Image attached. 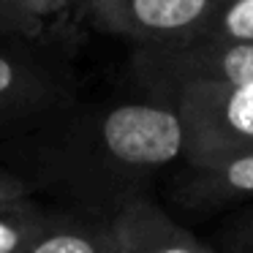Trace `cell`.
Instances as JSON below:
<instances>
[{
	"instance_id": "cell-1",
	"label": "cell",
	"mask_w": 253,
	"mask_h": 253,
	"mask_svg": "<svg viewBox=\"0 0 253 253\" xmlns=\"http://www.w3.org/2000/svg\"><path fill=\"white\" fill-rule=\"evenodd\" d=\"M6 153L33 188H52L106 220L147 196L155 177L185 155V131L174 106L150 95L98 106L71 101L8 139Z\"/></svg>"
},
{
	"instance_id": "cell-2",
	"label": "cell",
	"mask_w": 253,
	"mask_h": 253,
	"mask_svg": "<svg viewBox=\"0 0 253 253\" xmlns=\"http://www.w3.org/2000/svg\"><path fill=\"white\" fill-rule=\"evenodd\" d=\"M77 101L71 57L0 36V142Z\"/></svg>"
},
{
	"instance_id": "cell-3",
	"label": "cell",
	"mask_w": 253,
	"mask_h": 253,
	"mask_svg": "<svg viewBox=\"0 0 253 253\" xmlns=\"http://www.w3.org/2000/svg\"><path fill=\"white\" fill-rule=\"evenodd\" d=\"M131 71L139 87L158 101H171L191 87H229L253 82V46L220 41L136 46Z\"/></svg>"
},
{
	"instance_id": "cell-4",
	"label": "cell",
	"mask_w": 253,
	"mask_h": 253,
	"mask_svg": "<svg viewBox=\"0 0 253 253\" xmlns=\"http://www.w3.org/2000/svg\"><path fill=\"white\" fill-rule=\"evenodd\" d=\"M166 104L180 115L188 166H207L253 150V82L191 87Z\"/></svg>"
},
{
	"instance_id": "cell-5",
	"label": "cell",
	"mask_w": 253,
	"mask_h": 253,
	"mask_svg": "<svg viewBox=\"0 0 253 253\" xmlns=\"http://www.w3.org/2000/svg\"><path fill=\"white\" fill-rule=\"evenodd\" d=\"M220 0H87V17L101 33L133 46L188 41L204 28Z\"/></svg>"
},
{
	"instance_id": "cell-6",
	"label": "cell",
	"mask_w": 253,
	"mask_h": 253,
	"mask_svg": "<svg viewBox=\"0 0 253 253\" xmlns=\"http://www.w3.org/2000/svg\"><path fill=\"white\" fill-rule=\"evenodd\" d=\"M104 253H218V248L180 226L147 193L106 218Z\"/></svg>"
},
{
	"instance_id": "cell-7",
	"label": "cell",
	"mask_w": 253,
	"mask_h": 253,
	"mask_svg": "<svg viewBox=\"0 0 253 253\" xmlns=\"http://www.w3.org/2000/svg\"><path fill=\"white\" fill-rule=\"evenodd\" d=\"M3 8L14 39L66 57L84 41V25L90 22L87 0H3Z\"/></svg>"
},
{
	"instance_id": "cell-8",
	"label": "cell",
	"mask_w": 253,
	"mask_h": 253,
	"mask_svg": "<svg viewBox=\"0 0 253 253\" xmlns=\"http://www.w3.org/2000/svg\"><path fill=\"white\" fill-rule=\"evenodd\" d=\"M174 196L182 207L191 210H218L226 204L253 202V150L207 166L185 164L177 174Z\"/></svg>"
},
{
	"instance_id": "cell-9",
	"label": "cell",
	"mask_w": 253,
	"mask_h": 253,
	"mask_svg": "<svg viewBox=\"0 0 253 253\" xmlns=\"http://www.w3.org/2000/svg\"><path fill=\"white\" fill-rule=\"evenodd\" d=\"M104 223L84 212H55L17 253H104Z\"/></svg>"
},
{
	"instance_id": "cell-10",
	"label": "cell",
	"mask_w": 253,
	"mask_h": 253,
	"mask_svg": "<svg viewBox=\"0 0 253 253\" xmlns=\"http://www.w3.org/2000/svg\"><path fill=\"white\" fill-rule=\"evenodd\" d=\"M188 41H220V44L253 46V0H220L204 28Z\"/></svg>"
},
{
	"instance_id": "cell-11",
	"label": "cell",
	"mask_w": 253,
	"mask_h": 253,
	"mask_svg": "<svg viewBox=\"0 0 253 253\" xmlns=\"http://www.w3.org/2000/svg\"><path fill=\"white\" fill-rule=\"evenodd\" d=\"M52 210L41 207L36 199L3 204L0 207V253H17L30 237H36L52 220Z\"/></svg>"
},
{
	"instance_id": "cell-12",
	"label": "cell",
	"mask_w": 253,
	"mask_h": 253,
	"mask_svg": "<svg viewBox=\"0 0 253 253\" xmlns=\"http://www.w3.org/2000/svg\"><path fill=\"white\" fill-rule=\"evenodd\" d=\"M218 253H253V207L231 218L220 231Z\"/></svg>"
},
{
	"instance_id": "cell-13",
	"label": "cell",
	"mask_w": 253,
	"mask_h": 253,
	"mask_svg": "<svg viewBox=\"0 0 253 253\" xmlns=\"http://www.w3.org/2000/svg\"><path fill=\"white\" fill-rule=\"evenodd\" d=\"M33 193H36V188H33L30 180H25L19 171L0 166V207H3V204H14V202L33 199Z\"/></svg>"
},
{
	"instance_id": "cell-14",
	"label": "cell",
	"mask_w": 253,
	"mask_h": 253,
	"mask_svg": "<svg viewBox=\"0 0 253 253\" xmlns=\"http://www.w3.org/2000/svg\"><path fill=\"white\" fill-rule=\"evenodd\" d=\"M0 36H3V39H14L11 22H8V17H6V8H3V0H0Z\"/></svg>"
}]
</instances>
